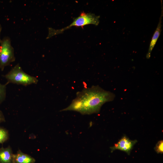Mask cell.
<instances>
[{
  "instance_id": "obj_1",
  "label": "cell",
  "mask_w": 163,
  "mask_h": 163,
  "mask_svg": "<svg viewBox=\"0 0 163 163\" xmlns=\"http://www.w3.org/2000/svg\"><path fill=\"white\" fill-rule=\"evenodd\" d=\"M115 97L113 93L98 85L93 86L78 92L70 104L61 111H74L83 115L97 113L104 104L113 101Z\"/></svg>"
},
{
  "instance_id": "obj_2",
  "label": "cell",
  "mask_w": 163,
  "mask_h": 163,
  "mask_svg": "<svg viewBox=\"0 0 163 163\" xmlns=\"http://www.w3.org/2000/svg\"><path fill=\"white\" fill-rule=\"evenodd\" d=\"M100 16L91 13L82 12L80 15L74 19L73 22L69 25L59 30H55L51 28H49V34L47 38L58 34L62 33L65 30L72 26L83 28L85 25L92 24L97 26L99 23Z\"/></svg>"
},
{
  "instance_id": "obj_3",
  "label": "cell",
  "mask_w": 163,
  "mask_h": 163,
  "mask_svg": "<svg viewBox=\"0 0 163 163\" xmlns=\"http://www.w3.org/2000/svg\"><path fill=\"white\" fill-rule=\"evenodd\" d=\"M4 77L7 81V84L12 83L26 86L36 84L38 82L37 78L24 72L19 64L12 68Z\"/></svg>"
},
{
  "instance_id": "obj_4",
  "label": "cell",
  "mask_w": 163,
  "mask_h": 163,
  "mask_svg": "<svg viewBox=\"0 0 163 163\" xmlns=\"http://www.w3.org/2000/svg\"><path fill=\"white\" fill-rule=\"evenodd\" d=\"M15 60L14 50L10 38L5 37L0 41V69L3 71L6 66Z\"/></svg>"
},
{
  "instance_id": "obj_5",
  "label": "cell",
  "mask_w": 163,
  "mask_h": 163,
  "mask_svg": "<svg viewBox=\"0 0 163 163\" xmlns=\"http://www.w3.org/2000/svg\"><path fill=\"white\" fill-rule=\"evenodd\" d=\"M137 142L136 140H131L125 136L117 143L110 147L111 152H112L115 150H119L126 152L129 155L133 146Z\"/></svg>"
},
{
  "instance_id": "obj_6",
  "label": "cell",
  "mask_w": 163,
  "mask_h": 163,
  "mask_svg": "<svg viewBox=\"0 0 163 163\" xmlns=\"http://www.w3.org/2000/svg\"><path fill=\"white\" fill-rule=\"evenodd\" d=\"M161 2V14L159 18V21L157 27L153 35L152 39L151 41L148 51L146 55V58L147 59H149L150 58L151 56V52L155 45L159 36H160L161 31V23L162 17L163 15V10L162 1Z\"/></svg>"
},
{
  "instance_id": "obj_7",
  "label": "cell",
  "mask_w": 163,
  "mask_h": 163,
  "mask_svg": "<svg viewBox=\"0 0 163 163\" xmlns=\"http://www.w3.org/2000/svg\"><path fill=\"white\" fill-rule=\"evenodd\" d=\"M35 159L19 150L13 157L12 163H34Z\"/></svg>"
},
{
  "instance_id": "obj_8",
  "label": "cell",
  "mask_w": 163,
  "mask_h": 163,
  "mask_svg": "<svg viewBox=\"0 0 163 163\" xmlns=\"http://www.w3.org/2000/svg\"><path fill=\"white\" fill-rule=\"evenodd\" d=\"M13 154L9 146L0 148V163H12Z\"/></svg>"
},
{
  "instance_id": "obj_9",
  "label": "cell",
  "mask_w": 163,
  "mask_h": 163,
  "mask_svg": "<svg viewBox=\"0 0 163 163\" xmlns=\"http://www.w3.org/2000/svg\"><path fill=\"white\" fill-rule=\"evenodd\" d=\"M9 138L8 131L5 129L0 127V144L7 141Z\"/></svg>"
},
{
  "instance_id": "obj_10",
  "label": "cell",
  "mask_w": 163,
  "mask_h": 163,
  "mask_svg": "<svg viewBox=\"0 0 163 163\" xmlns=\"http://www.w3.org/2000/svg\"><path fill=\"white\" fill-rule=\"evenodd\" d=\"M0 83V104L5 100L6 94V85Z\"/></svg>"
},
{
  "instance_id": "obj_11",
  "label": "cell",
  "mask_w": 163,
  "mask_h": 163,
  "mask_svg": "<svg viewBox=\"0 0 163 163\" xmlns=\"http://www.w3.org/2000/svg\"><path fill=\"white\" fill-rule=\"evenodd\" d=\"M155 151L157 153L162 154L163 152V141H158L154 148Z\"/></svg>"
},
{
  "instance_id": "obj_12",
  "label": "cell",
  "mask_w": 163,
  "mask_h": 163,
  "mask_svg": "<svg viewBox=\"0 0 163 163\" xmlns=\"http://www.w3.org/2000/svg\"><path fill=\"white\" fill-rule=\"evenodd\" d=\"M5 121V120L4 115L2 111L0 110V123Z\"/></svg>"
},
{
  "instance_id": "obj_13",
  "label": "cell",
  "mask_w": 163,
  "mask_h": 163,
  "mask_svg": "<svg viewBox=\"0 0 163 163\" xmlns=\"http://www.w3.org/2000/svg\"><path fill=\"white\" fill-rule=\"evenodd\" d=\"M2 30V27L1 25V24H0V41L1 40V38H0V35H1V34Z\"/></svg>"
}]
</instances>
